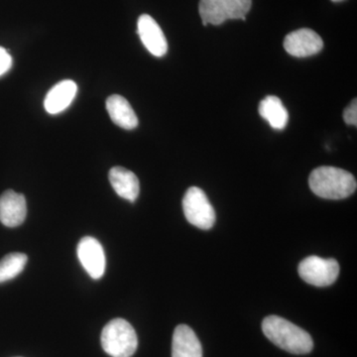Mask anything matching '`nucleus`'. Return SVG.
I'll use <instances>...</instances> for the list:
<instances>
[{
  "label": "nucleus",
  "instance_id": "nucleus-15",
  "mask_svg": "<svg viewBox=\"0 0 357 357\" xmlns=\"http://www.w3.org/2000/svg\"><path fill=\"white\" fill-rule=\"evenodd\" d=\"M259 114L270 126L276 130H283L289 121L288 110L284 107L280 98L274 96H268L259 105Z\"/></svg>",
  "mask_w": 357,
  "mask_h": 357
},
{
  "label": "nucleus",
  "instance_id": "nucleus-8",
  "mask_svg": "<svg viewBox=\"0 0 357 357\" xmlns=\"http://www.w3.org/2000/svg\"><path fill=\"white\" fill-rule=\"evenodd\" d=\"M284 48L294 57L306 58L323 50L324 42L314 30L302 28L291 32L285 37Z\"/></svg>",
  "mask_w": 357,
  "mask_h": 357
},
{
  "label": "nucleus",
  "instance_id": "nucleus-12",
  "mask_svg": "<svg viewBox=\"0 0 357 357\" xmlns=\"http://www.w3.org/2000/svg\"><path fill=\"white\" fill-rule=\"evenodd\" d=\"M109 178L110 185L121 198L128 199L131 203L137 199L140 185L135 174L123 167H114L109 171Z\"/></svg>",
  "mask_w": 357,
  "mask_h": 357
},
{
  "label": "nucleus",
  "instance_id": "nucleus-4",
  "mask_svg": "<svg viewBox=\"0 0 357 357\" xmlns=\"http://www.w3.org/2000/svg\"><path fill=\"white\" fill-rule=\"evenodd\" d=\"M252 0H201L199 15L203 25H220L229 20H246Z\"/></svg>",
  "mask_w": 357,
  "mask_h": 357
},
{
  "label": "nucleus",
  "instance_id": "nucleus-13",
  "mask_svg": "<svg viewBox=\"0 0 357 357\" xmlns=\"http://www.w3.org/2000/svg\"><path fill=\"white\" fill-rule=\"evenodd\" d=\"M172 357H203L201 342L189 326L180 325L175 328L172 342Z\"/></svg>",
  "mask_w": 357,
  "mask_h": 357
},
{
  "label": "nucleus",
  "instance_id": "nucleus-11",
  "mask_svg": "<svg viewBox=\"0 0 357 357\" xmlns=\"http://www.w3.org/2000/svg\"><path fill=\"white\" fill-rule=\"evenodd\" d=\"M77 91V84L70 79L60 82L54 86L45 98L44 107L50 114H58L70 107Z\"/></svg>",
  "mask_w": 357,
  "mask_h": 357
},
{
  "label": "nucleus",
  "instance_id": "nucleus-7",
  "mask_svg": "<svg viewBox=\"0 0 357 357\" xmlns=\"http://www.w3.org/2000/svg\"><path fill=\"white\" fill-rule=\"evenodd\" d=\"M77 257L86 273L98 280L105 274L107 259L102 244L91 236L83 237L77 244Z\"/></svg>",
  "mask_w": 357,
  "mask_h": 357
},
{
  "label": "nucleus",
  "instance_id": "nucleus-19",
  "mask_svg": "<svg viewBox=\"0 0 357 357\" xmlns=\"http://www.w3.org/2000/svg\"><path fill=\"white\" fill-rule=\"evenodd\" d=\"M332 1H333V2H340V1H344V0H332Z\"/></svg>",
  "mask_w": 357,
  "mask_h": 357
},
{
  "label": "nucleus",
  "instance_id": "nucleus-10",
  "mask_svg": "<svg viewBox=\"0 0 357 357\" xmlns=\"http://www.w3.org/2000/svg\"><path fill=\"white\" fill-rule=\"evenodd\" d=\"M27 215V204L22 194L8 190L0 197V222L7 227L22 225Z\"/></svg>",
  "mask_w": 357,
  "mask_h": 357
},
{
  "label": "nucleus",
  "instance_id": "nucleus-14",
  "mask_svg": "<svg viewBox=\"0 0 357 357\" xmlns=\"http://www.w3.org/2000/svg\"><path fill=\"white\" fill-rule=\"evenodd\" d=\"M110 119L119 128L131 130L137 128L138 117L126 98L119 95L110 96L107 100Z\"/></svg>",
  "mask_w": 357,
  "mask_h": 357
},
{
  "label": "nucleus",
  "instance_id": "nucleus-9",
  "mask_svg": "<svg viewBox=\"0 0 357 357\" xmlns=\"http://www.w3.org/2000/svg\"><path fill=\"white\" fill-rule=\"evenodd\" d=\"M137 32L141 41L155 57H163L168 51V43L158 23L148 15L143 14L138 20Z\"/></svg>",
  "mask_w": 357,
  "mask_h": 357
},
{
  "label": "nucleus",
  "instance_id": "nucleus-17",
  "mask_svg": "<svg viewBox=\"0 0 357 357\" xmlns=\"http://www.w3.org/2000/svg\"><path fill=\"white\" fill-rule=\"evenodd\" d=\"M344 121L349 126H357V102L356 98L344 109Z\"/></svg>",
  "mask_w": 357,
  "mask_h": 357
},
{
  "label": "nucleus",
  "instance_id": "nucleus-16",
  "mask_svg": "<svg viewBox=\"0 0 357 357\" xmlns=\"http://www.w3.org/2000/svg\"><path fill=\"white\" fill-rule=\"evenodd\" d=\"M28 257L24 253L14 252L0 260V283L11 280L18 276L27 264Z\"/></svg>",
  "mask_w": 357,
  "mask_h": 357
},
{
  "label": "nucleus",
  "instance_id": "nucleus-2",
  "mask_svg": "<svg viewBox=\"0 0 357 357\" xmlns=\"http://www.w3.org/2000/svg\"><path fill=\"white\" fill-rule=\"evenodd\" d=\"M312 192L319 198L342 199L356 192L357 184L352 174L344 169L321 166L314 169L309 178Z\"/></svg>",
  "mask_w": 357,
  "mask_h": 357
},
{
  "label": "nucleus",
  "instance_id": "nucleus-5",
  "mask_svg": "<svg viewBox=\"0 0 357 357\" xmlns=\"http://www.w3.org/2000/svg\"><path fill=\"white\" fill-rule=\"evenodd\" d=\"M183 210L188 222L198 229L208 230L215 222V211L203 190L191 187L183 199Z\"/></svg>",
  "mask_w": 357,
  "mask_h": 357
},
{
  "label": "nucleus",
  "instance_id": "nucleus-18",
  "mask_svg": "<svg viewBox=\"0 0 357 357\" xmlns=\"http://www.w3.org/2000/svg\"><path fill=\"white\" fill-rule=\"evenodd\" d=\"M11 67H13V58L10 54L3 47H0V77L6 74Z\"/></svg>",
  "mask_w": 357,
  "mask_h": 357
},
{
  "label": "nucleus",
  "instance_id": "nucleus-6",
  "mask_svg": "<svg viewBox=\"0 0 357 357\" xmlns=\"http://www.w3.org/2000/svg\"><path fill=\"white\" fill-rule=\"evenodd\" d=\"M301 278L310 285L326 287L337 281L340 274V265L333 258L309 256L302 260L298 267Z\"/></svg>",
  "mask_w": 357,
  "mask_h": 357
},
{
  "label": "nucleus",
  "instance_id": "nucleus-3",
  "mask_svg": "<svg viewBox=\"0 0 357 357\" xmlns=\"http://www.w3.org/2000/svg\"><path fill=\"white\" fill-rule=\"evenodd\" d=\"M103 351L112 357H131L138 347L133 326L123 319H114L103 328L100 337Z\"/></svg>",
  "mask_w": 357,
  "mask_h": 357
},
{
  "label": "nucleus",
  "instance_id": "nucleus-1",
  "mask_svg": "<svg viewBox=\"0 0 357 357\" xmlns=\"http://www.w3.org/2000/svg\"><path fill=\"white\" fill-rule=\"evenodd\" d=\"M265 337L277 347L293 354H307L314 347L311 335L278 316H269L262 323Z\"/></svg>",
  "mask_w": 357,
  "mask_h": 357
}]
</instances>
